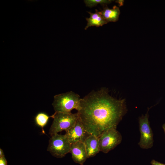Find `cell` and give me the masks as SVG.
<instances>
[{
	"label": "cell",
	"mask_w": 165,
	"mask_h": 165,
	"mask_svg": "<svg viewBox=\"0 0 165 165\" xmlns=\"http://www.w3.org/2000/svg\"><path fill=\"white\" fill-rule=\"evenodd\" d=\"M127 110L124 99L114 98L107 88L103 87L81 98L77 112L86 131L99 137L107 129H116Z\"/></svg>",
	"instance_id": "1"
},
{
	"label": "cell",
	"mask_w": 165,
	"mask_h": 165,
	"mask_svg": "<svg viewBox=\"0 0 165 165\" xmlns=\"http://www.w3.org/2000/svg\"><path fill=\"white\" fill-rule=\"evenodd\" d=\"M81 99L78 94L68 92L55 95L52 105L55 112L70 113L73 109L78 111L80 108Z\"/></svg>",
	"instance_id": "2"
},
{
	"label": "cell",
	"mask_w": 165,
	"mask_h": 165,
	"mask_svg": "<svg viewBox=\"0 0 165 165\" xmlns=\"http://www.w3.org/2000/svg\"><path fill=\"white\" fill-rule=\"evenodd\" d=\"M53 120L49 130L51 136L62 131H66L72 127L79 118L77 112L75 113L55 112L53 115Z\"/></svg>",
	"instance_id": "3"
},
{
	"label": "cell",
	"mask_w": 165,
	"mask_h": 165,
	"mask_svg": "<svg viewBox=\"0 0 165 165\" xmlns=\"http://www.w3.org/2000/svg\"><path fill=\"white\" fill-rule=\"evenodd\" d=\"M99 138L100 152L107 153L119 144L122 141V136L116 129H107L101 134Z\"/></svg>",
	"instance_id": "4"
},
{
	"label": "cell",
	"mask_w": 165,
	"mask_h": 165,
	"mask_svg": "<svg viewBox=\"0 0 165 165\" xmlns=\"http://www.w3.org/2000/svg\"><path fill=\"white\" fill-rule=\"evenodd\" d=\"M71 145L65 134H56L51 136L47 151L54 156L62 158L70 152Z\"/></svg>",
	"instance_id": "5"
},
{
	"label": "cell",
	"mask_w": 165,
	"mask_h": 165,
	"mask_svg": "<svg viewBox=\"0 0 165 165\" xmlns=\"http://www.w3.org/2000/svg\"><path fill=\"white\" fill-rule=\"evenodd\" d=\"M151 108H148L145 115H142L138 118L140 138L138 145L141 148L144 149L151 148L153 145V134L148 120V112Z\"/></svg>",
	"instance_id": "6"
},
{
	"label": "cell",
	"mask_w": 165,
	"mask_h": 165,
	"mask_svg": "<svg viewBox=\"0 0 165 165\" xmlns=\"http://www.w3.org/2000/svg\"><path fill=\"white\" fill-rule=\"evenodd\" d=\"M65 131V134L71 144L79 141L83 142L90 135L85 130L79 117L75 124Z\"/></svg>",
	"instance_id": "7"
},
{
	"label": "cell",
	"mask_w": 165,
	"mask_h": 165,
	"mask_svg": "<svg viewBox=\"0 0 165 165\" xmlns=\"http://www.w3.org/2000/svg\"><path fill=\"white\" fill-rule=\"evenodd\" d=\"M70 152L74 161L80 165H83L88 158L85 146L82 142L71 144Z\"/></svg>",
	"instance_id": "8"
},
{
	"label": "cell",
	"mask_w": 165,
	"mask_h": 165,
	"mask_svg": "<svg viewBox=\"0 0 165 165\" xmlns=\"http://www.w3.org/2000/svg\"><path fill=\"white\" fill-rule=\"evenodd\" d=\"M83 143L88 158L95 156L100 152L98 137L90 134L86 139Z\"/></svg>",
	"instance_id": "9"
},
{
	"label": "cell",
	"mask_w": 165,
	"mask_h": 165,
	"mask_svg": "<svg viewBox=\"0 0 165 165\" xmlns=\"http://www.w3.org/2000/svg\"><path fill=\"white\" fill-rule=\"evenodd\" d=\"M95 11V13H94L87 12L90 15V17L89 18H86L87 23V25L85 28V30L87 29L89 27L91 26H95L97 27L102 26L108 23L101 15L100 12L97 9H96Z\"/></svg>",
	"instance_id": "10"
},
{
	"label": "cell",
	"mask_w": 165,
	"mask_h": 165,
	"mask_svg": "<svg viewBox=\"0 0 165 165\" xmlns=\"http://www.w3.org/2000/svg\"><path fill=\"white\" fill-rule=\"evenodd\" d=\"M100 12L108 23L117 21L120 14L119 8L116 6H114L112 9H109L106 5L103 9Z\"/></svg>",
	"instance_id": "11"
},
{
	"label": "cell",
	"mask_w": 165,
	"mask_h": 165,
	"mask_svg": "<svg viewBox=\"0 0 165 165\" xmlns=\"http://www.w3.org/2000/svg\"><path fill=\"white\" fill-rule=\"evenodd\" d=\"M51 117L53 118V115L49 116L46 114L42 112L38 113L35 117V122L38 125L42 128L43 133H45L43 127L47 124L49 118Z\"/></svg>",
	"instance_id": "12"
},
{
	"label": "cell",
	"mask_w": 165,
	"mask_h": 165,
	"mask_svg": "<svg viewBox=\"0 0 165 165\" xmlns=\"http://www.w3.org/2000/svg\"><path fill=\"white\" fill-rule=\"evenodd\" d=\"M111 0H85L84 2L86 6L92 7L96 6L98 4L101 5L109 4L112 1Z\"/></svg>",
	"instance_id": "13"
},
{
	"label": "cell",
	"mask_w": 165,
	"mask_h": 165,
	"mask_svg": "<svg viewBox=\"0 0 165 165\" xmlns=\"http://www.w3.org/2000/svg\"><path fill=\"white\" fill-rule=\"evenodd\" d=\"M7 162L5 156L0 157V165H7Z\"/></svg>",
	"instance_id": "14"
},
{
	"label": "cell",
	"mask_w": 165,
	"mask_h": 165,
	"mask_svg": "<svg viewBox=\"0 0 165 165\" xmlns=\"http://www.w3.org/2000/svg\"><path fill=\"white\" fill-rule=\"evenodd\" d=\"M151 163L152 165H165V163H161L154 160H152Z\"/></svg>",
	"instance_id": "15"
},
{
	"label": "cell",
	"mask_w": 165,
	"mask_h": 165,
	"mask_svg": "<svg viewBox=\"0 0 165 165\" xmlns=\"http://www.w3.org/2000/svg\"><path fill=\"white\" fill-rule=\"evenodd\" d=\"M124 1L122 0H117L116 2L118 3L119 6H122L123 5Z\"/></svg>",
	"instance_id": "16"
},
{
	"label": "cell",
	"mask_w": 165,
	"mask_h": 165,
	"mask_svg": "<svg viewBox=\"0 0 165 165\" xmlns=\"http://www.w3.org/2000/svg\"><path fill=\"white\" fill-rule=\"evenodd\" d=\"M5 156L4 152L3 150L0 148V157Z\"/></svg>",
	"instance_id": "17"
},
{
	"label": "cell",
	"mask_w": 165,
	"mask_h": 165,
	"mask_svg": "<svg viewBox=\"0 0 165 165\" xmlns=\"http://www.w3.org/2000/svg\"><path fill=\"white\" fill-rule=\"evenodd\" d=\"M162 128L164 130V134H165V123L163 124L162 126Z\"/></svg>",
	"instance_id": "18"
}]
</instances>
